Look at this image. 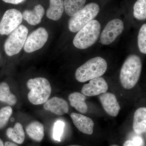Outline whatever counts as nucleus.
I'll list each match as a JSON object with an SVG mask.
<instances>
[{"label": "nucleus", "instance_id": "1", "mask_svg": "<svg viewBox=\"0 0 146 146\" xmlns=\"http://www.w3.org/2000/svg\"><path fill=\"white\" fill-rule=\"evenodd\" d=\"M141 58L135 54L129 55L126 59L120 72V79L124 89H130L135 86L142 70Z\"/></svg>", "mask_w": 146, "mask_h": 146}, {"label": "nucleus", "instance_id": "2", "mask_svg": "<svg viewBox=\"0 0 146 146\" xmlns=\"http://www.w3.org/2000/svg\"><path fill=\"white\" fill-rule=\"evenodd\" d=\"M107 67V62L104 58L99 56L91 58L77 69L76 79L79 82H84L100 77L106 72Z\"/></svg>", "mask_w": 146, "mask_h": 146}, {"label": "nucleus", "instance_id": "3", "mask_svg": "<svg viewBox=\"0 0 146 146\" xmlns=\"http://www.w3.org/2000/svg\"><path fill=\"white\" fill-rule=\"evenodd\" d=\"M27 86L30 90L28 98L32 104L36 105L43 104L50 96L52 91L50 84L44 78L30 79L27 82Z\"/></svg>", "mask_w": 146, "mask_h": 146}, {"label": "nucleus", "instance_id": "4", "mask_svg": "<svg viewBox=\"0 0 146 146\" xmlns=\"http://www.w3.org/2000/svg\"><path fill=\"white\" fill-rule=\"evenodd\" d=\"M101 25L93 20L79 31L73 40L74 46L80 49H85L94 44L100 34Z\"/></svg>", "mask_w": 146, "mask_h": 146}, {"label": "nucleus", "instance_id": "5", "mask_svg": "<svg viewBox=\"0 0 146 146\" xmlns=\"http://www.w3.org/2000/svg\"><path fill=\"white\" fill-rule=\"evenodd\" d=\"M100 8L98 4L91 3L88 4L69 20L68 27L71 32L76 33L80 30L84 26L96 17Z\"/></svg>", "mask_w": 146, "mask_h": 146}, {"label": "nucleus", "instance_id": "6", "mask_svg": "<svg viewBox=\"0 0 146 146\" xmlns=\"http://www.w3.org/2000/svg\"><path fill=\"white\" fill-rule=\"evenodd\" d=\"M28 32L26 27L21 25L9 35L4 46L7 55L13 56L20 52L26 41Z\"/></svg>", "mask_w": 146, "mask_h": 146}, {"label": "nucleus", "instance_id": "7", "mask_svg": "<svg viewBox=\"0 0 146 146\" xmlns=\"http://www.w3.org/2000/svg\"><path fill=\"white\" fill-rule=\"evenodd\" d=\"M23 19V14L19 10L15 9L7 10L0 21V35H9L21 25Z\"/></svg>", "mask_w": 146, "mask_h": 146}, {"label": "nucleus", "instance_id": "8", "mask_svg": "<svg viewBox=\"0 0 146 146\" xmlns=\"http://www.w3.org/2000/svg\"><path fill=\"white\" fill-rule=\"evenodd\" d=\"M48 34L46 29L39 28L27 37L24 46L25 51L30 53L42 48L46 43Z\"/></svg>", "mask_w": 146, "mask_h": 146}, {"label": "nucleus", "instance_id": "9", "mask_svg": "<svg viewBox=\"0 0 146 146\" xmlns=\"http://www.w3.org/2000/svg\"><path fill=\"white\" fill-rule=\"evenodd\" d=\"M124 29L123 23L119 19L110 21L100 35V42L102 44L108 45L114 42Z\"/></svg>", "mask_w": 146, "mask_h": 146}, {"label": "nucleus", "instance_id": "10", "mask_svg": "<svg viewBox=\"0 0 146 146\" xmlns=\"http://www.w3.org/2000/svg\"><path fill=\"white\" fill-rule=\"evenodd\" d=\"M108 88V84L104 78H97L92 79L89 83L84 84L82 89L81 93L87 96H95L106 93Z\"/></svg>", "mask_w": 146, "mask_h": 146}, {"label": "nucleus", "instance_id": "11", "mask_svg": "<svg viewBox=\"0 0 146 146\" xmlns=\"http://www.w3.org/2000/svg\"><path fill=\"white\" fill-rule=\"evenodd\" d=\"M99 98L104 109L108 115L114 117L117 116L121 108L114 94L103 93L100 94Z\"/></svg>", "mask_w": 146, "mask_h": 146}, {"label": "nucleus", "instance_id": "12", "mask_svg": "<svg viewBox=\"0 0 146 146\" xmlns=\"http://www.w3.org/2000/svg\"><path fill=\"white\" fill-rule=\"evenodd\" d=\"M70 116L74 124L80 131L88 135L93 133L94 123L92 119L75 112L72 113Z\"/></svg>", "mask_w": 146, "mask_h": 146}, {"label": "nucleus", "instance_id": "13", "mask_svg": "<svg viewBox=\"0 0 146 146\" xmlns=\"http://www.w3.org/2000/svg\"><path fill=\"white\" fill-rule=\"evenodd\" d=\"M44 107L46 110L56 115H62L68 113L69 106L65 100L58 97H53L45 102Z\"/></svg>", "mask_w": 146, "mask_h": 146}, {"label": "nucleus", "instance_id": "14", "mask_svg": "<svg viewBox=\"0 0 146 146\" xmlns=\"http://www.w3.org/2000/svg\"><path fill=\"white\" fill-rule=\"evenodd\" d=\"M45 9L41 5H37L35 7L33 10L24 11L23 14V19L28 23L35 26L40 23L44 15Z\"/></svg>", "mask_w": 146, "mask_h": 146}, {"label": "nucleus", "instance_id": "15", "mask_svg": "<svg viewBox=\"0 0 146 146\" xmlns=\"http://www.w3.org/2000/svg\"><path fill=\"white\" fill-rule=\"evenodd\" d=\"M133 129L138 134L145 133L146 131V108H140L134 115Z\"/></svg>", "mask_w": 146, "mask_h": 146}, {"label": "nucleus", "instance_id": "16", "mask_svg": "<svg viewBox=\"0 0 146 146\" xmlns=\"http://www.w3.org/2000/svg\"><path fill=\"white\" fill-rule=\"evenodd\" d=\"M64 11L63 0H50L49 7L46 12L47 17L53 21H58L61 18Z\"/></svg>", "mask_w": 146, "mask_h": 146}, {"label": "nucleus", "instance_id": "17", "mask_svg": "<svg viewBox=\"0 0 146 146\" xmlns=\"http://www.w3.org/2000/svg\"><path fill=\"white\" fill-rule=\"evenodd\" d=\"M86 99L85 95L79 92L72 93L69 96L71 106L82 114L86 113L88 110V106L85 102Z\"/></svg>", "mask_w": 146, "mask_h": 146}, {"label": "nucleus", "instance_id": "18", "mask_svg": "<svg viewBox=\"0 0 146 146\" xmlns=\"http://www.w3.org/2000/svg\"><path fill=\"white\" fill-rule=\"evenodd\" d=\"M26 130L29 136L34 141L39 142L44 138V125L39 121H35L29 124Z\"/></svg>", "mask_w": 146, "mask_h": 146}, {"label": "nucleus", "instance_id": "19", "mask_svg": "<svg viewBox=\"0 0 146 146\" xmlns=\"http://www.w3.org/2000/svg\"><path fill=\"white\" fill-rule=\"evenodd\" d=\"M6 134L9 138L16 143L21 144L23 143L25 133L23 126L17 123L13 128L9 127L7 130Z\"/></svg>", "mask_w": 146, "mask_h": 146}, {"label": "nucleus", "instance_id": "20", "mask_svg": "<svg viewBox=\"0 0 146 146\" xmlns=\"http://www.w3.org/2000/svg\"><path fill=\"white\" fill-rule=\"evenodd\" d=\"M86 0H64V10L68 16H74L83 8Z\"/></svg>", "mask_w": 146, "mask_h": 146}, {"label": "nucleus", "instance_id": "21", "mask_svg": "<svg viewBox=\"0 0 146 146\" xmlns=\"http://www.w3.org/2000/svg\"><path fill=\"white\" fill-rule=\"evenodd\" d=\"M17 101L16 96L10 92L8 84L5 82L0 83V102L13 106Z\"/></svg>", "mask_w": 146, "mask_h": 146}, {"label": "nucleus", "instance_id": "22", "mask_svg": "<svg viewBox=\"0 0 146 146\" xmlns=\"http://www.w3.org/2000/svg\"><path fill=\"white\" fill-rule=\"evenodd\" d=\"M146 0H137L133 6V16L139 20L146 18Z\"/></svg>", "mask_w": 146, "mask_h": 146}, {"label": "nucleus", "instance_id": "23", "mask_svg": "<svg viewBox=\"0 0 146 146\" xmlns=\"http://www.w3.org/2000/svg\"><path fill=\"white\" fill-rule=\"evenodd\" d=\"M138 48L141 52L146 54V24L141 27L138 37Z\"/></svg>", "mask_w": 146, "mask_h": 146}, {"label": "nucleus", "instance_id": "24", "mask_svg": "<svg viewBox=\"0 0 146 146\" xmlns=\"http://www.w3.org/2000/svg\"><path fill=\"white\" fill-rule=\"evenodd\" d=\"M12 112V108L10 106L3 107L0 110V129L6 125Z\"/></svg>", "mask_w": 146, "mask_h": 146}, {"label": "nucleus", "instance_id": "25", "mask_svg": "<svg viewBox=\"0 0 146 146\" xmlns=\"http://www.w3.org/2000/svg\"><path fill=\"white\" fill-rule=\"evenodd\" d=\"M65 125V123L60 120H58L54 123L53 129V138L55 141L58 142L61 141Z\"/></svg>", "mask_w": 146, "mask_h": 146}, {"label": "nucleus", "instance_id": "26", "mask_svg": "<svg viewBox=\"0 0 146 146\" xmlns=\"http://www.w3.org/2000/svg\"><path fill=\"white\" fill-rule=\"evenodd\" d=\"M131 141L136 146H141L143 143V140L140 136H136L133 137Z\"/></svg>", "mask_w": 146, "mask_h": 146}, {"label": "nucleus", "instance_id": "27", "mask_svg": "<svg viewBox=\"0 0 146 146\" xmlns=\"http://www.w3.org/2000/svg\"><path fill=\"white\" fill-rule=\"evenodd\" d=\"M3 1L8 3L12 4L17 5L23 2L25 0H2Z\"/></svg>", "mask_w": 146, "mask_h": 146}, {"label": "nucleus", "instance_id": "28", "mask_svg": "<svg viewBox=\"0 0 146 146\" xmlns=\"http://www.w3.org/2000/svg\"><path fill=\"white\" fill-rule=\"evenodd\" d=\"M123 146H136L131 141H126L123 144Z\"/></svg>", "mask_w": 146, "mask_h": 146}, {"label": "nucleus", "instance_id": "29", "mask_svg": "<svg viewBox=\"0 0 146 146\" xmlns=\"http://www.w3.org/2000/svg\"><path fill=\"white\" fill-rule=\"evenodd\" d=\"M5 146H18L16 144L13 143H11L10 142H5Z\"/></svg>", "mask_w": 146, "mask_h": 146}, {"label": "nucleus", "instance_id": "30", "mask_svg": "<svg viewBox=\"0 0 146 146\" xmlns=\"http://www.w3.org/2000/svg\"><path fill=\"white\" fill-rule=\"evenodd\" d=\"M0 146H5L1 139H0Z\"/></svg>", "mask_w": 146, "mask_h": 146}, {"label": "nucleus", "instance_id": "31", "mask_svg": "<svg viewBox=\"0 0 146 146\" xmlns=\"http://www.w3.org/2000/svg\"><path fill=\"white\" fill-rule=\"evenodd\" d=\"M14 120H15V119H14L13 118H12L11 119V121L12 122L14 121Z\"/></svg>", "mask_w": 146, "mask_h": 146}, {"label": "nucleus", "instance_id": "32", "mask_svg": "<svg viewBox=\"0 0 146 146\" xmlns=\"http://www.w3.org/2000/svg\"><path fill=\"white\" fill-rule=\"evenodd\" d=\"M81 146L77 145H71V146Z\"/></svg>", "mask_w": 146, "mask_h": 146}, {"label": "nucleus", "instance_id": "33", "mask_svg": "<svg viewBox=\"0 0 146 146\" xmlns=\"http://www.w3.org/2000/svg\"><path fill=\"white\" fill-rule=\"evenodd\" d=\"M111 146H119L117 145H112Z\"/></svg>", "mask_w": 146, "mask_h": 146}]
</instances>
